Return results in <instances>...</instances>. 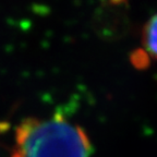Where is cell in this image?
<instances>
[{"label":"cell","mask_w":157,"mask_h":157,"mask_svg":"<svg viewBox=\"0 0 157 157\" xmlns=\"http://www.w3.org/2000/svg\"><path fill=\"white\" fill-rule=\"evenodd\" d=\"M93 145L83 128L57 113L25 118L14 131L11 157H91Z\"/></svg>","instance_id":"6da1fadb"},{"label":"cell","mask_w":157,"mask_h":157,"mask_svg":"<svg viewBox=\"0 0 157 157\" xmlns=\"http://www.w3.org/2000/svg\"><path fill=\"white\" fill-rule=\"evenodd\" d=\"M142 40L147 54L157 60V13L144 26Z\"/></svg>","instance_id":"7a4b0ae2"}]
</instances>
